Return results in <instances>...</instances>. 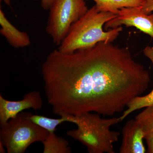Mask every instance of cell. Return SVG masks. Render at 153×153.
I'll use <instances>...</instances> for the list:
<instances>
[{"mask_svg":"<svg viewBox=\"0 0 153 153\" xmlns=\"http://www.w3.org/2000/svg\"><path fill=\"white\" fill-rule=\"evenodd\" d=\"M47 102L53 112L112 116L146 91L149 73L128 48L100 42L70 53L55 49L42 64Z\"/></svg>","mask_w":153,"mask_h":153,"instance_id":"cell-1","label":"cell"},{"mask_svg":"<svg viewBox=\"0 0 153 153\" xmlns=\"http://www.w3.org/2000/svg\"><path fill=\"white\" fill-rule=\"evenodd\" d=\"M117 16L110 12L99 11L95 5L93 6L71 25L57 50L62 53H70L92 47L100 42L113 43L122 31V27L105 31L103 26Z\"/></svg>","mask_w":153,"mask_h":153,"instance_id":"cell-2","label":"cell"},{"mask_svg":"<svg viewBox=\"0 0 153 153\" xmlns=\"http://www.w3.org/2000/svg\"><path fill=\"white\" fill-rule=\"evenodd\" d=\"M120 121V117L102 118L97 113L73 115L72 123L77 128L66 134L85 146L89 153H114L113 143L118 140L120 133L110 128Z\"/></svg>","mask_w":153,"mask_h":153,"instance_id":"cell-3","label":"cell"},{"mask_svg":"<svg viewBox=\"0 0 153 153\" xmlns=\"http://www.w3.org/2000/svg\"><path fill=\"white\" fill-rule=\"evenodd\" d=\"M30 113L22 111L0 125V142L7 153H24L30 145L42 142L48 135V131L30 120Z\"/></svg>","mask_w":153,"mask_h":153,"instance_id":"cell-4","label":"cell"},{"mask_svg":"<svg viewBox=\"0 0 153 153\" xmlns=\"http://www.w3.org/2000/svg\"><path fill=\"white\" fill-rule=\"evenodd\" d=\"M85 0H55L49 9L46 32L54 44L60 45L71 25L88 10Z\"/></svg>","mask_w":153,"mask_h":153,"instance_id":"cell-5","label":"cell"},{"mask_svg":"<svg viewBox=\"0 0 153 153\" xmlns=\"http://www.w3.org/2000/svg\"><path fill=\"white\" fill-rule=\"evenodd\" d=\"M125 25L134 27L153 38V13H143L140 7H124L120 9L115 18L105 23L104 29H109Z\"/></svg>","mask_w":153,"mask_h":153,"instance_id":"cell-6","label":"cell"},{"mask_svg":"<svg viewBox=\"0 0 153 153\" xmlns=\"http://www.w3.org/2000/svg\"><path fill=\"white\" fill-rule=\"evenodd\" d=\"M43 105L41 94L38 91L29 92L19 101H10L0 94V125L6 123L25 110H38L42 108Z\"/></svg>","mask_w":153,"mask_h":153,"instance_id":"cell-7","label":"cell"},{"mask_svg":"<svg viewBox=\"0 0 153 153\" xmlns=\"http://www.w3.org/2000/svg\"><path fill=\"white\" fill-rule=\"evenodd\" d=\"M146 134L143 126L135 119L128 121L123 128L120 153H146L143 139Z\"/></svg>","mask_w":153,"mask_h":153,"instance_id":"cell-8","label":"cell"},{"mask_svg":"<svg viewBox=\"0 0 153 153\" xmlns=\"http://www.w3.org/2000/svg\"><path fill=\"white\" fill-rule=\"evenodd\" d=\"M0 33L9 44L15 48H25L31 44V40L26 32L16 28L8 20L2 10L0 9Z\"/></svg>","mask_w":153,"mask_h":153,"instance_id":"cell-9","label":"cell"},{"mask_svg":"<svg viewBox=\"0 0 153 153\" xmlns=\"http://www.w3.org/2000/svg\"><path fill=\"white\" fill-rule=\"evenodd\" d=\"M143 53L145 56L152 61L153 64V47H146L144 49ZM152 106H153V89L147 95L136 97L131 100L128 105L127 109L124 111L122 115L120 117L121 120H123L130 114L137 110Z\"/></svg>","mask_w":153,"mask_h":153,"instance_id":"cell-10","label":"cell"},{"mask_svg":"<svg viewBox=\"0 0 153 153\" xmlns=\"http://www.w3.org/2000/svg\"><path fill=\"white\" fill-rule=\"evenodd\" d=\"M99 11L110 12L117 15L120 9L129 7H141L145 0H93Z\"/></svg>","mask_w":153,"mask_h":153,"instance_id":"cell-11","label":"cell"},{"mask_svg":"<svg viewBox=\"0 0 153 153\" xmlns=\"http://www.w3.org/2000/svg\"><path fill=\"white\" fill-rule=\"evenodd\" d=\"M42 143L44 145V153L71 152L68 141L63 137L57 136L55 132H49Z\"/></svg>","mask_w":153,"mask_h":153,"instance_id":"cell-12","label":"cell"},{"mask_svg":"<svg viewBox=\"0 0 153 153\" xmlns=\"http://www.w3.org/2000/svg\"><path fill=\"white\" fill-rule=\"evenodd\" d=\"M59 119H53L30 113L29 117L34 123L48 131L49 132H55L57 126L65 122L72 123V115H63Z\"/></svg>","mask_w":153,"mask_h":153,"instance_id":"cell-13","label":"cell"},{"mask_svg":"<svg viewBox=\"0 0 153 153\" xmlns=\"http://www.w3.org/2000/svg\"><path fill=\"white\" fill-rule=\"evenodd\" d=\"M143 126L146 133L153 132V106L145 108V109L135 118Z\"/></svg>","mask_w":153,"mask_h":153,"instance_id":"cell-14","label":"cell"},{"mask_svg":"<svg viewBox=\"0 0 153 153\" xmlns=\"http://www.w3.org/2000/svg\"><path fill=\"white\" fill-rule=\"evenodd\" d=\"M140 10L143 13L147 14H151L153 12V0H145Z\"/></svg>","mask_w":153,"mask_h":153,"instance_id":"cell-15","label":"cell"},{"mask_svg":"<svg viewBox=\"0 0 153 153\" xmlns=\"http://www.w3.org/2000/svg\"><path fill=\"white\" fill-rule=\"evenodd\" d=\"M145 139L147 144L148 149L147 152L153 153V132H149L146 134Z\"/></svg>","mask_w":153,"mask_h":153,"instance_id":"cell-16","label":"cell"},{"mask_svg":"<svg viewBox=\"0 0 153 153\" xmlns=\"http://www.w3.org/2000/svg\"><path fill=\"white\" fill-rule=\"evenodd\" d=\"M38 1V0H36ZM41 7L45 10H49L55 0H40Z\"/></svg>","mask_w":153,"mask_h":153,"instance_id":"cell-17","label":"cell"},{"mask_svg":"<svg viewBox=\"0 0 153 153\" xmlns=\"http://www.w3.org/2000/svg\"><path fill=\"white\" fill-rule=\"evenodd\" d=\"M4 148H5L4 146L2 143L0 142V153H4L6 152Z\"/></svg>","mask_w":153,"mask_h":153,"instance_id":"cell-18","label":"cell"},{"mask_svg":"<svg viewBox=\"0 0 153 153\" xmlns=\"http://www.w3.org/2000/svg\"><path fill=\"white\" fill-rule=\"evenodd\" d=\"M5 2H6V3L8 4H10V0H4Z\"/></svg>","mask_w":153,"mask_h":153,"instance_id":"cell-19","label":"cell"}]
</instances>
